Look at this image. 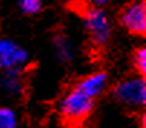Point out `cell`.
Instances as JSON below:
<instances>
[{
	"label": "cell",
	"instance_id": "obj_1",
	"mask_svg": "<svg viewBox=\"0 0 146 128\" xmlns=\"http://www.w3.org/2000/svg\"><path fill=\"white\" fill-rule=\"evenodd\" d=\"M94 111V99L71 88L59 101V114L65 122L78 125L84 122Z\"/></svg>",
	"mask_w": 146,
	"mask_h": 128
},
{
	"label": "cell",
	"instance_id": "obj_2",
	"mask_svg": "<svg viewBox=\"0 0 146 128\" xmlns=\"http://www.w3.org/2000/svg\"><path fill=\"white\" fill-rule=\"evenodd\" d=\"M82 25L96 48H104L111 37V25L109 14L103 7L90 6L82 12Z\"/></svg>",
	"mask_w": 146,
	"mask_h": 128
},
{
	"label": "cell",
	"instance_id": "obj_12",
	"mask_svg": "<svg viewBox=\"0 0 146 128\" xmlns=\"http://www.w3.org/2000/svg\"><path fill=\"white\" fill-rule=\"evenodd\" d=\"M90 6H96V7H104L109 3H111L113 0H87Z\"/></svg>",
	"mask_w": 146,
	"mask_h": 128
},
{
	"label": "cell",
	"instance_id": "obj_3",
	"mask_svg": "<svg viewBox=\"0 0 146 128\" xmlns=\"http://www.w3.org/2000/svg\"><path fill=\"white\" fill-rule=\"evenodd\" d=\"M113 95L117 102L127 108L142 110L146 102V83L142 75L127 76L116 83Z\"/></svg>",
	"mask_w": 146,
	"mask_h": 128
},
{
	"label": "cell",
	"instance_id": "obj_7",
	"mask_svg": "<svg viewBox=\"0 0 146 128\" xmlns=\"http://www.w3.org/2000/svg\"><path fill=\"white\" fill-rule=\"evenodd\" d=\"M0 88L7 95H19L23 89V81H22V71L19 69H7L3 71L0 76Z\"/></svg>",
	"mask_w": 146,
	"mask_h": 128
},
{
	"label": "cell",
	"instance_id": "obj_5",
	"mask_svg": "<svg viewBox=\"0 0 146 128\" xmlns=\"http://www.w3.org/2000/svg\"><path fill=\"white\" fill-rule=\"evenodd\" d=\"M29 62L28 51L16 43L15 40L2 37L0 39V69H19L22 71Z\"/></svg>",
	"mask_w": 146,
	"mask_h": 128
},
{
	"label": "cell",
	"instance_id": "obj_8",
	"mask_svg": "<svg viewBox=\"0 0 146 128\" xmlns=\"http://www.w3.org/2000/svg\"><path fill=\"white\" fill-rule=\"evenodd\" d=\"M54 51L59 62L68 63L74 59V45L68 36L58 33L54 37Z\"/></svg>",
	"mask_w": 146,
	"mask_h": 128
},
{
	"label": "cell",
	"instance_id": "obj_13",
	"mask_svg": "<svg viewBox=\"0 0 146 128\" xmlns=\"http://www.w3.org/2000/svg\"><path fill=\"white\" fill-rule=\"evenodd\" d=\"M75 2H80V0H75Z\"/></svg>",
	"mask_w": 146,
	"mask_h": 128
},
{
	"label": "cell",
	"instance_id": "obj_10",
	"mask_svg": "<svg viewBox=\"0 0 146 128\" xmlns=\"http://www.w3.org/2000/svg\"><path fill=\"white\" fill-rule=\"evenodd\" d=\"M132 63L136 74L143 76L146 72V49L143 46H139L137 49H135L133 56H132Z\"/></svg>",
	"mask_w": 146,
	"mask_h": 128
},
{
	"label": "cell",
	"instance_id": "obj_6",
	"mask_svg": "<svg viewBox=\"0 0 146 128\" xmlns=\"http://www.w3.org/2000/svg\"><path fill=\"white\" fill-rule=\"evenodd\" d=\"M107 85H109L107 74L103 71H97V72L88 74L84 78H81L74 85V88H77L78 91H81L82 94H86L87 96H90L96 101L107 89Z\"/></svg>",
	"mask_w": 146,
	"mask_h": 128
},
{
	"label": "cell",
	"instance_id": "obj_11",
	"mask_svg": "<svg viewBox=\"0 0 146 128\" xmlns=\"http://www.w3.org/2000/svg\"><path fill=\"white\" fill-rule=\"evenodd\" d=\"M19 9L22 10L25 14L33 16L38 14L40 10H42V0H17Z\"/></svg>",
	"mask_w": 146,
	"mask_h": 128
},
{
	"label": "cell",
	"instance_id": "obj_9",
	"mask_svg": "<svg viewBox=\"0 0 146 128\" xmlns=\"http://www.w3.org/2000/svg\"><path fill=\"white\" fill-rule=\"evenodd\" d=\"M16 112L9 106H0V128H16L19 125Z\"/></svg>",
	"mask_w": 146,
	"mask_h": 128
},
{
	"label": "cell",
	"instance_id": "obj_4",
	"mask_svg": "<svg viewBox=\"0 0 146 128\" xmlns=\"http://www.w3.org/2000/svg\"><path fill=\"white\" fill-rule=\"evenodd\" d=\"M119 23L130 35L143 36L146 32V5L143 0H132L119 13Z\"/></svg>",
	"mask_w": 146,
	"mask_h": 128
}]
</instances>
